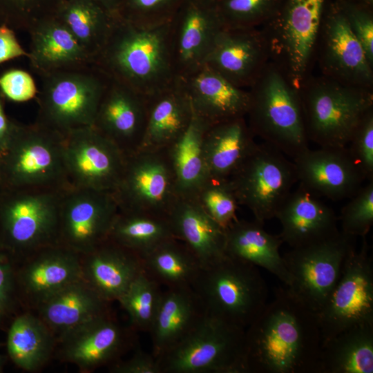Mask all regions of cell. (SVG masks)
Masks as SVG:
<instances>
[{
    "mask_svg": "<svg viewBox=\"0 0 373 373\" xmlns=\"http://www.w3.org/2000/svg\"><path fill=\"white\" fill-rule=\"evenodd\" d=\"M194 198L224 230L238 220L236 212L239 203L229 178H208Z\"/></svg>",
    "mask_w": 373,
    "mask_h": 373,
    "instance_id": "obj_42",
    "label": "cell"
},
{
    "mask_svg": "<svg viewBox=\"0 0 373 373\" xmlns=\"http://www.w3.org/2000/svg\"><path fill=\"white\" fill-rule=\"evenodd\" d=\"M28 59L38 76L93 64L75 37L56 16L44 19L28 32Z\"/></svg>",
    "mask_w": 373,
    "mask_h": 373,
    "instance_id": "obj_28",
    "label": "cell"
},
{
    "mask_svg": "<svg viewBox=\"0 0 373 373\" xmlns=\"http://www.w3.org/2000/svg\"><path fill=\"white\" fill-rule=\"evenodd\" d=\"M248 90L246 117L255 136L292 159L309 148L299 92L276 64L267 63Z\"/></svg>",
    "mask_w": 373,
    "mask_h": 373,
    "instance_id": "obj_3",
    "label": "cell"
},
{
    "mask_svg": "<svg viewBox=\"0 0 373 373\" xmlns=\"http://www.w3.org/2000/svg\"><path fill=\"white\" fill-rule=\"evenodd\" d=\"M325 0H281L274 15L262 30L269 56L291 85L298 92L305 82L306 73L321 32Z\"/></svg>",
    "mask_w": 373,
    "mask_h": 373,
    "instance_id": "obj_10",
    "label": "cell"
},
{
    "mask_svg": "<svg viewBox=\"0 0 373 373\" xmlns=\"http://www.w3.org/2000/svg\"><path fill=\"white\" fill-rule=\"evenodd\" d=\"M3 311L1 309L0 307V318L1 317V316L3 314Z\"/></svg>",
    "mask_w": 373,
    "mask_h": 373,
    "instance_id": "obj_56",
    "label": "cell"
},
{
    "mask_svg": "<svg viewBox=\"0 0 373 373\" xmlns=\"http://www.w3.org/2000/svg\"><path fill=\"white\" fill-rule=\"evenodd\" d=\"M64 135L37 122H15L0 156V187L64 191L69 187Z\"/></svg>",
    "mask_w": 373,
    "mask_h": 373,
    "instance_id": "obj_4",
    "label": "cell"
},
{
    "mask_svg": "<svg viewBox=\"0 0 373 373\" xmlns=\"http://www.w3.org/2000/svg\"><path fill=\"white\" fill-rule=\"evenodd\" d=\"M114 15L93 0H64L56 17L93 62L106 41Z\"/></svg>",
    "mask_w": 373,
    "mask_h": 373,
    "instance_id": "obj_38",
    "label": "cell"
},
{
    "mask_svg": "<svg viewBox=\"0 0 373 373\" xmlns=\"http://www.w3.org/2000/svg\"><path fill=\"white\" fill-rule=\"evenodd\" d=\"M194 114L210 126L246 117L249 92L233 85L206 64L178 77Z\"/></svg>",
    "mask_w": 373,
    "mask_h": 373,
    "instance_id": "obj_23",
    "label": "cell"
},
{
    "mask_svg": "<svg viewBox=\"0 0 373 373\" xmlns=\"http://www.w3.org/2000/svg\"><path fill=\"white\" fill-rule=\"evenodd\" d=\"M283 242L256 220L238 219L225 229L226 256L265 269L288 287L291 278L279 252Z\"/></svg>",
    "mask_w": 373,
    "mask_h": 373,
    "instance_id": "obj_32",
    "label": "cell"
},
{
    "mask_svg": "<svg viewBox=\"0 0 373 373\" xmlns=\"http://www.w3.org/2000/svg\"><path fill=\"white\" fill-rule=\"evenodd\" d=\"M161 287L143 269L117 300L136 331L149 332L160 303Z\"/></svg>",
    "mask_w": 373,
    "mask_h": 373,
    "instance_id": "obj_40",
    "label": "cell"
},
{
    "mask_svg": "<svg viewBox=\"0 0 373 373\" xmlns=\"http://www.w3.org/2000/svg\"><path fill=\"white\" fill-rule=\"evenodd\" d=\"M297 182L316 195L337 201L353 196L365 180L345 148H309L293 159Z\"/></svg>",
    "mask_w": 373,
    "mask_h": 373,
    "instance_id": "obj_21",
    "label": "cell"
},
{
    "mask_svg": "<svg viewBox=\"0 0 373 373\" xmlns=\"http://www.w3.org/2000/svg\"><path fill=\"white\" fill-rule=\"evenodd\" d=\"M373 324L351 327L322 345L319 373H372Z\"/></svg>",
    "mask_w": 373,
    "mask_h": 373,
    "instance_id": "obj_34",
    "label": "cell"
},
{
    "mask_svg": "<svg viewBox=\"0 0 373 373\" xmlns=\"http://www.w3.org/2000/svg\"><path fill=\"white\" fill-rule=\"evenodd\" d=\"M321 30V65L326 77L340 82L371 88L372 64L351 30L339 0L323 14Z\"/></svg>",
    "mask_w": 373,
    "mask_h": 373,
    "instance_id": "obj_18",
    "label": "cell"
},
{
    "mask_svg": "<svg viewBox=\"0 0 373 373\" xmlns=\"http://www.w3.org/2000/svg\"><path fill=\"white\" fill-rule=\"evenodd\" d=\"M12 259L0 249V307L5 312L11 305L14 293V271L10 265Z\"/></svg>",
    "mask_w": 373,
    "mask_h": 373,
    "instance_id": "obj_50",
    "label": "cell"
},
{
    "mask_svg": "<svg viewBox=\"0 0 373 373\" xmlns=\"http://www.w3.org/2000/svg\"><path fill=\"white\" fill-rule=\"evenodd\" d=\"M344 263L340 278L317 314L322 345L356 325L373 324V259L365 237Z\"/></svg>",
    "mask_w": 373,
    "mask_h": 373,
    "instance_id": "obj_13",
    "label": "cell"
},
{
    "mask_svg": "<svg viewBox=\"0 0 373 373\" xmlns=\"http://www.w3.org/2000/svg\"><path fill=\"white\" fill-rule=\"evenodd\" d=\"M18 281L36 304L82 279L81 255L58 244L40 248L25 258Z\"/></svg>",
    "mask_w": 373,
    "mask_h": 373,
    "instance_id": "obj_25",
    "label": "cell"
},
{
    "mask_svg": "<svg viewBox=\"0 0 373 373\" xmlns=\"http://www.w3.org/2000/svg\"><path fill=\"white\" fill-rule=\"evenodd\" d=\"M64 0H0V26L28 32L41 21L54 17Z\"/></svg>",
    "mask_w": 373,
    "mask_h": 373,
    "instance_id": "obj_43",
    "label": "cell"
},
{
    "mask_svg": "<svg viewBox=\"0 0 373 373\" xmlns=\"http://www.w3.org/2000/svg\"><path fill=\"white\" fill-rule=\"evenodd\" d=\"M93 64L110 79L148 97L172 84L169 22L144 26L114 15L106 41Z\"/></svg>",
    "mask_w": 373,
    "mask_h": 373,
    "instance_id": "obj_2",
    "label": "cell"
},
{
    "mask_svg": "<svg viewBox=\"0 0 373 373\" xmlns=\"http://www.w3.org/2000/svg\"><path fill=\"white\" fill-rule=\"evenodd\" d=\"M55 337L39 316L21 314L14 320L8 330V355L20 368L26 371L35 370L50 358Z\"/></svg>",
    "mask_w": 373,
    "mask_h": 373,
    "instance_id": "obj_37",
    "label": "cell"
},
{
    "mask_svg": "<svg viewBox=\"0 0 373 373\" xmlns=\"http://www.w3.org/2000/svg\"><path fill=\"white\" fill-rule=\"evenodd\" d=\"M209 126L193 113L187 129L167 148L180 197L194 198L209 178L204 157L203 140Z\"/></svg>",
    "mask_w": 373,
    "mask_h": 373,
    "instance_id": "obj_35",
    "label": "cell"
},
{
    "mask_svg": "<svg viewBox=\"0 0 373 373\" xmlns=\"http://www.w3.org/2000/svg\"><path fill=\"white\" fill-rule=\"evenodd\" d=\"M35 122L62 135L93 126L109 81L93 64L61 70L40 77Z\"/></svg>",
    "mask_w": 373,
    "mask_h": 373,
    "instance_id": "obj_7",
    "label": "cell"
},
{
    "mask_svg": "<svg viewBox=\"0 0 373 373\" xmlns=\"http://www.w3.org/2000/svg\"><path fill=\"white\" fill-rule=\"evenodd\" d=\"M119 212L113 192L70 187L59 211L57 244L82 255L108 239Z\"/></svg>",
    "mask_w": 373,
    "mask_h": 373,
    "instance_id": "obj_15",
    "label": "cell"
},
{
    "mask_svg": "<svg viewBox=\"0 0 373 373\" xmlns=\"http://www.w3.org/2000/svg\"><path fill=\"white\" fill-rule=\"evenodd\" d=\"M15 122L6 113L5 97L0 91V156L9 143Z\"/></svg>",
    "mask_w": 373,
    "mask_h": 373,
    "instance_id": "obj_52",
    "label": "cell"
},
{
    "mask_svg": "<svg viewBox=\"0 0 373 373\" xmlns=\"http://www.w3.org/2000/svg\"><path fill=\"white\" fill-rule=\"evenodd\" d=\"M84 280L104 300H117L144 269L140 257L109 239L81 255Z\"/></svg>",
    "mask_w": 373,
    "mask_h": 373,
    "instance_id": "obj_26",
    "label": "cell"
},
{
    "mask_svg": "<svg viewBox=\"0 0 373 373\" xmlns=\"http://www.w3.org/2000/svg\"><path fill=\"white\" fill-rule=\"evenodd\" d=\"M224 28H257L274 14L281 0H212Z\"/></svg>",
    "mask_w": 373,
    "mask_h": 373,
    "instance_id": "obj_41",
    "label": "cell"
},
{
    "mask_svg": "<svg viewBox=\"0 0 373 373\" xmlns=\"http://www.w3.org/2000/svg\"><path fill=\"white\" fill-rule=\"evenodd\" d=\"M352 239L340 231L323 241L291 248L283 256L291 278L287 287L316 314L327 301L354 248Z\"/></svg>",
    "mask_w": 373,
    "mask_h": 373,
    "instance_id": "obj_14",
    "label": "cell"
},
{
    "mask_svg": "<svg viewBox=\"0 0 373 373\" xmlns=\"http://www.w3.org/2000/svg\"><path fill=\"white\" fill-rule=\"evenodd\" d=\"M229 180L239 205L263 224L276 217L297 182L294 162L265 142L257 144Z\"/></svg>",
    "mask_w": 373,
    "mask_h": 373,
    "instance_id": "obj_11",
    "label": "cell"
},
{
    "mask_svg": "<svg viewBox=\"0 0 373 373\" xmlns=\"http://www.w3.org/2000/svg\"><path fill=\"white\" fill-rule=\"evenodd\" d=\"M192 289L207 315L244 329L267 303V287L258 267L226 255L202 267Z\"/></svg>",
    "mask_w": 373,
    "mask_h": 373,
    "instance_id": "obj_5",
    "label": "cell"
},
{
    "mask_svg": "<svg viewBox=\"0 0 373 373\" xmlns=\"http://www.w3.org/2000/svg\"><path fill=\"white\" fill-rule=\"evenodd\" d=\"M193 115L189 98L177 77L164 89L147 97L146 124L140 149L169 147L187 129Z\"/></svg>",
    "mask_w": 373,
    "mask_h": 373,
    "instance_id": "obj_29",
    "label": "cell"
},
{
    "mask_svg": "<svg viewBox=\"0 0 373 373\" xmlns=\"http://www.w3.org/2000/svg\"><path fill=\"white\" fill-rule=\"evenodd\" d=\"M346 149L365 180H373V108L363 117Z\"/></svg>",
    "mask_w": 373,
    "mask_h": 373,
    "instance_id": "obj_46",
    "label": "cell"
},
{
    "mask_svg": "<svg viewBox=\"0 0 373 373\" xmlns=\"http://www.w3.org/2000/svg\"><path fill=\"white\" fill-rule=\"evenodd\" d=\"M349 25L355 37L361 44L373 65V17L370 11L359 5L345 0H339Z\"/></svg>",
    "mask_w": 373,
    "mask_h": 373,
    "instance_id": "obj_47",
    "label": "cell"
},
{
    "mask_svg": "<svg viewBox=\"0 0 373 373\" xmlns=\"http://www.w3.org/2000/svg\"><path fill=\"white\" fill-rule=\"evenodd\" d=\"M207 315L191 287L166 288L149 332L152 352L160 358L184 340Z\"/></svg>",
    "mask_w": 373,
    "mask_h": 373,
    "instance_id": "obj_27",
    "label": "cell"
},
{
    "mask_svg": "<svg viewBox=\"0 0 373 373\" xmlns=\"http://www.w3.org/2000/svg\"><path fill=\"white\" fill-rule=\"evenodd\" d=\"M175 238L167 216L119 210L108 239L141 258Z\"/></svg>",
    "mask_w": 373,
    "mask_h": 373,
    "instance_id": "obj_39",
    "label": "cell"
},
{
    "mask_svg": "<svg viewBox=\"0 0 373 373\" xmlns=\"http://www.w3.org/2000/svg\"><path fill=\"white\" fill-rule=\"evenodd\" d=\"M132 327L122 326L109 311L82 323L59 338L64 358L81 370L112 364L131 348Z\"/></svg>",
    "mask_w": 373,
    "mask_h": 373,
    "instance_id": "obj_19",
    "label": "cell"
},
{
    "mask_svg": "<svg viewBox=\"0 0 373 373\" xmlns=\"http://www.w3.org/2000/svg\"><path fill=\"white\" fill-rule=\"evenodd\" d=\"M140 258L144 270L166 288H192L202 268L189 248L175 238Z\"/></svg>",
    "mask_w": 373,
    "mask_h": 373,
    "instance_id": "obj_36",
    "label": "cell"
},
{
    "mask_svg": "<svg viewBox=\"0 0 373 373\" xmlns=\"http://www.w3.org/2000/svg\"><path fill=\"white\" fill-rule=\"evenodd\" d=\"M167 217L175 237L189 248L202 267L225 256V230L194 198L180 197Z\"/></svg>",
    "mask_w": 373,
    "mask_h": 373,
    "instance_id": "obj_30",
    "label": "cell"
},
{
    "mask_svg": "<svg viewBox=\"0 0 373 373\" xmlns=\"http://www.w3.org/2000/svg\"><path fill=\"white\" fill-rule=\"evenodd\" d=\"M212 0H184L169 22L172 59L177 77L204 64L224 28Z\"/></svg>",
    "mask_w": 373,
    "mask_h": 373,
    "instance_id": "obj_17",
    "label": "cell"
},
{
    "mask_svg": "<svg viewBox=\"0 0 373 373\" xmlns=\"http://www.w3.org/2000/svg\"><path fill=\"white\" fill-rule=\"evenodd\" d=\"M64 191L0 187V249L12 259L57 244Z\"/></svg>",
    "mask_w": 373,
    "mask_h": 373,
    "instance_id": "obj_8",
    "label": "cell"
},
{
    "mask_svg": "<svg viewBox=\"0 0 373 373\" xmlns=\"http://www.w3.org/2000/svg\"><path fill=\"white\" fill-rule=\"evenodd\" d=\"M113 193L119 211L167 216L180 198L168 149H140L127 155Z\"/></svg>",
    "mask_w": 373,
    "mask_h": 373,
    "instance_id": "obj_12",
    "label": "cell"
},
{
    "mask_svg": "<svg viewBox=\"0 0 373 373\" xmlns=\"http://www.w3.org/2000/svg\"><path fill=\"white\" fill-rule=\"evenodd\" d=\"M4 359L2 356L0 355V372H3Z\"/></svg>",
    "mask_w": 373,
    "mask_h": 373,
    "instance_id": "obj_54",
    "label": "cell"
},
{
    "mask_svg": "<svg viewBox=\"0 0 373 373\" xmlns=\"http://www.w3.org/2000/svg\"><path fill=\"white\" fill-rule=\"evenodd\" d=\"M112 14L117 12L121 0H93Z\"/></svg>",
    "mask_w": 373,
    "mask_h": 373,
    "instance_id": "obj_53",
    "label": "cell"
},
{
    "mask_svg": "<svg viewBox=\"0 0 373 373\" xmlns=\"http://www.w3.org/2000/svg\"><path fill=\"white\" fill-rule=\"evenodd\" d=\"M309 141L320 147L345 148L365 115L373 108L370 88L325 77L299 90Z\"/></svg>",
    "mask_w": 373,
    "mask_h": 373,
    "instance_id": "obj_6",
    "label": "cell"
},
{
    "mask_svg": "<svg viewBox=\"0 0 373 373\" xmlns=\"http://www.w3.org/2000/svg\"><path fill=\"white\" fill-rule=\"evenodd\" d=\"M111 373H161L157 358L152 353L137 350L127 360H118L110 365Z\"/></svg>",
    "mask_w": 373,
    "mask_h": 373,
    "instance_id": "obj_49",
    "label": "cell"
},
{
    "mask_svg": "<svg viewBox=\"0 0 373 373\" xmlns=\"http://www.w3.org/2000/svg\"><path fill=\"white\" fill-rule=\"evenodd\" d=\"M246 117L209 126L203 140L209 178H229L257 146Z\"/></svg>",
    "mask_w": 373,
    "mask_h": 373,
    "instance_id": "obj_31",
    "label": "cell"
},
{
    "mask_svg": "<svg viewBox=\"0 0 373 373\" xmlns=\"http://www.w3.org/2000/svg\"><path fill=\"white\" fill-rule=\"evenodd\" d=\"M269 50L262 30L224 28L204 64L237 87L249 89L267 64Z\"/></svg>",
    "mask_w": 373,
    "mask_h": 373,
    "instance_id": "obj_22",
    "label": "cell"
},
{
    "mask_svg": "<svg viewBox=\"0 0 373 373\" xmlns=\"http://www.w3.org/2000/svg\"><path fill=\"white\" fill-rule=\"evenodd\" d=\"M316 196L299 184L276 215L282 227L279 236L291 248L323 241L340 232L334 210Z\"/></svg>",
    "mask_w": 373,
    "mask_h": 373,
    "instance_id": "obj_24",
    "label": "cell"
},
{
    "mask_svg": "<svg viewBox=\"0 0 373 373\" xmlns=\"http://www.w3.org/2000/svg\"><path fill=\"white\" fill-rule=\"evenodd\" d=\"M341 232L350 237H365L373 224V180L350 198L342 208Z\"/></svg>",
    "mask_w": 373,
    "mask_h": 373,
    "instance_id": "obj_45",
    "label": "cell"
},
{
    "mask_svg": "<svg viewBox=\"0 0 373 373\" xmlns=\"http://www.w3.org/2000/svg\"><path fill=\"white\" fill-rule=\"evenodd\" d=\"M184 0H121L119 17L144 26L170 22Z\"/></svg>",
    "mask_w": 373,
    "mask_h": 373,
    "instance_id": "obj_44",
    "label": "cell"
},
{
    "mask_svg": "<svg viewBox=\"0 0 373 373\" xmlns=\"http://www.w3.org/2000/svg\"><path fill=\"white\" fill-rule=\"evenodd\" d=\"M365 4L370 6L372 4L373 0H362Z\"/></svg>",
    "mask_w": 373,
    "mask_h": 373,
    "instance_id": "obj_55",
    "label": "cell"
},
{
    "mask_svg": "<svg viewBox=\"0 0 373 373\" xmlns=\"http://www.w3.org/2000/svg\"><path fill=\"white\" fill-rule=\"evenodd\" d=\"M245 329L206 315L157 359L161 373H246Z\"/></svg>",
    "mask_w": 373,
    "mask_h": 373,
    "instance_id": "obj_9",
    "label": "cell"
},
{
    "mask_svg": "<svg viewBox=\"0 0 373 373\" xmlns=\"http://www.w3.org/2000/svg\"><path fill=\"white\" fill-rule=\"evenodd\" d=\"M28 56V52L18 41L15 31L6 26H0V64Z\"/></svg>",
    "mask_w": 373,
    "mask_h": 373,
    "instance_id": "obj_51",
    "label": "cell"
},
{
    "mask_svg": "<svg viewBox=\"0 0 373 373\" xmlns=\"http://www.w3.org/2000/svg\"><path fill=\"white\" fill-rule=\"evenodd\" d=\"M246 373H319L322 336L317 314L289 289L245 329Z\"/></svg>",
    "mask_w": 373,
    "mask_h": 373,
    "instance_id": "obj_1",
    "label": "cell"
},
{
    "mask_svg": "<svg viewBox=\"0 0 373 373\" xmlns=\"http://www.w3.org/2000/svg\"><path fill=\"white\" fill-rule=\"evenodd\" d=\"M108 304L82 278L56 291L37 305L40 318L59 338L109 311Z\"/></svg>",
    "mask_w": 373,
    "mask_h": 373,
    "instance_id": "obj_33",
    "label": "cell"
},
{
    "mask_svg": "<svg viewBox=\"0 0 373 373\" xmlns=\"http://www.w3.org/2000/svg\"><path fill=\"white\" fill-rule=\"evenodd\" d=\"M0 91L11 101L24 102L36 98L38 88L30 73L12 69L0 76Z\"/></svg>",
    "mask_w": 373,
    "mask_h": 373,
    "instance_id": "obj_48",
    "label": "cell"
},
{
    "mask_svg": "<svg viewBox=\"0 0 373 373\" xmlns=\"http://www.w3.org/2000/svg\"><path fill=\"white\" fill-rule=\"evenodd\" d=\"M146 117L147 97L109 78L93 126L127 156L140 149Z\"/></svg>",
    "mask_w": 373,
    "mask_h": 373,
    "instance_id": "obj_20",
    "label": "cell"
},
{
    "mask_svg": "<svg viewBox=\"0 0 373 373\" xmlns=\"http://www.w3.org/2000/svg\"><path fill=\"white\" fill-rule=\"evenodd\" d=\"M69 187L113 192L122 176L126 155L93 126L64 137Z\"/></svg>",
    "mask_w": 373,
    "mask_h": 373,
    "instance_id": "obj_16",
    "label": "cell"
}]
</instances>
